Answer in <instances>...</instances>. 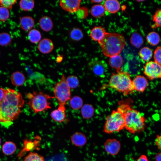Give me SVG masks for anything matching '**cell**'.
<instances>
[{
    "mask_svg": "<svg viewBox=\"0 0 161 161\" xmlns=\"http://www.w3.org/2000/svg\"><path fill=\"white\" fill-rule=\"evenodd\" d=\"M16 147L15 144L10 141L6 142L3 145L2 150L5 155H10L13 154L16 151Z\"/></svg>",
    "mask_w": 161,
    "mask_h": 161,
    "instance_id": "cell-22",
    "label": "cell"
},
{
    "mask_svg": "<svg viewBox=\"0 0 161 161\" xmlns=\"http://www.w3.org/2000/svg\"><path fill=\"white\" fill-rule=\"evenodd\" d=\"M98 42L103 55L110 58L119 55L126 44L123 35L116 33L106 32Z\"/></svg>",
    "mask_w": 161,
    "mask_h": 161,
    "instance_id": "cell-3",
    "label": "cell"
},
{
    "mask_svg": "<svg viewBox=\"0 0 161 161\" xmlns=\"http://www.w3.org/2000/svg\"><path fill=\"white\" fill-rule=\"evenodd\" d=\"M109 63L110 66L116 70L122 69L121 67L123 63L122 57L119 55L114 56L110 58Z\"/></svg>",
    "mask_w": 161,
    "mask_h": 161,
    "instance_id": "cell-20",
    "label": "cell"
},
{
    "mask_svg": "<svg viewBox=\"0 0 161 161\" xmlns=\"http://www.w3.org/2000/svg\"><path fill=\"white\" fill-rule=\"evenodd\" d=\"M154 24L151 26L152 28H161V8H158L152 16Z\"/></svg>",
    "mask_w": 161,
    "mask_h": 161,
    "instance_id": "cell-30",
    "label": "cell"
},
{
    "mask_svg": "<svg viewBox=\"0 0 161 161\" xmlns=\"http://www.w3.org/2000/svg\"><path fill=\"white\" fill-rule=\"evenodd\" d=\"M132 83L134 91L143 93L148 86L149 83L146 77L138 75L132 80Z\"/></svg>",
    "mask_w": 161,
    "mask_h": 161,
    "instance_id": "cell-11",
    "label": "cell"
},
{
    "mask_svg": "<svg viewBox=\"0 0 161 161\" xmlns=\"http://www.w3.org/2000/svg\"><path fill=\"white\" fill-rule=\"evenodd\" d=\"M52 118L58 123L62 122L66 117L65 111L58 109L52 111L50 114Z\"/></svg>",
    "mask_w": 161,
    "mask_h": 161,
    "instance_id": "cell-21",
    "label": "cell"
},
{
    "mask_svg": "<svg viewBox=\"0 0 161 161\" xmlns=\"http://www.w3.org/2000/svg\"><path fill=\"white\" fill-rule=\"evenodd\" d=\"M113 73L109 83L105 86L115 89L127 95L133 93L134 91L129 74L122 69Z\"/></svg>",
    "mask_w": 161,
    "mask_h": 161,
    "instance_id": "cell-4",
    "label": "cell"
},
{
    "mask_svg": "<svg viewBox=\"0 0 161 161\" xmlns=\"http://www.w3.org/2000/svg\"><path fill=\"white\" fill-rule=\"evenodd\" d=\"M66 82L70 89L77 88L79 84V81L78 77L72 75L68 77L66 79Z\"/></svg>",
    "mask_w": 161,
    "mask_h": 161,
    "instance_id": "cell-33",
    "label": "cell"
},
{
    "mask_svg": "<svg viewBox=\"0 0 161 161\" xmlns=\"http://www.w3.org/2000/svg\"><path fill=\"white\" fill-rule=\"evenodd\" d=\"M1 122V117H0V123Z\"/></svg>",
    "mask_w": 161,
    "mask_h": 161,
    "instance_id": "cell-45",
    "label": "cell"
},
{
    "mask_svg": "<svg viewBox=\"0 0 161 161\" xmlns=\"http://www.w3.org/2000/svg\"><path fill=\"white\" fill-rule=\"evenodd\" d=\"M38 48L41 53L46 54L51 52L54 48V44L51 40L45 38L41 40L38 46Z\"/></svg>",
    "mask_w": 161,
    "mask_h": 161,
    "instance_id": "cell-13",
    "label": "cell"
},
{
    "mask_svg": "<svg viewBox=\"0 0 161 161\" xmlns=\"http://www.w3.org/2000/svg\"><path fill=\"white\" fill-rule=\"evenodd\" d=\"M147 42L152 46H155L159 44L160 41V36L158 33L154 31L149 33L146 37Z\"/></svg>",
    "mask_w": 161,
    "mask_h": 161,
    "instance_id": "cell-25",
    "label": "cell"
},
{
    "mask_svg": "<svg viewBox=\"0 0 161 161\" xmlns=\"http://www.w3.org/2000/svg\"></svg>",
    "mask_w": 161,
    "mask_h": 161,
    "instance_id": "cell-47",
    "label": "cell"
},
{
    "mask_svg": "<svg viewBox=\"0 0 161 161\" xmlns=\"http://www.w3.org/2000/svg\"><path fill=\"white\" fill-rule=\"evenodd\" d=\"M156 161H161V152L157 153L155 156Z\"/></svg>",
    "mask_w": 161,
    "mask_h": 161,
    "instance_id": "cell-43",
    "label": "cell"
},
{
    "mask_svg": "<svg viewBox=\"0 0 161 161\" xmlns=\"http://www.w3.org/2000/svg\"><path fill=\"white\" fill-rule=\"evenodd\" d=\"M71 140L72 143L75 146L81 147L86 143L87 139L85 135L83 133L76 132L71 136Z\"/></svg>",
    "mask_w": 161,
    "mask_h": 161,
    "instance_id": "cell-15",
    "label": "cell"
},
{
    "mask_svg": "<svg viewBox=\"0 0 161 161\" xmlns=\"http://www.w3.org/2000/svg\"><path fill=\"white\" fill-rule=\"evenodd\" d=\"M94 113V109L92 106L89 104H85L83 106L81 110V113L83 117L85 119L91 118Z\"/></svg>",
    "mask_w": 161,
    "mask_h": 161,
    "instance_id": "cell-23",
    "label": "cell"
},
{
    "mask_svg": "<svg viewBox=\"0 0 161 161\" xmlns=\"http://www.w3.org/2000/svg\"><path fill=\"white\" fill-rule=\"evenodd\" d=\"M104 7L101 4L93 5L90 10L92 15L95 18H99L103 16L105 12Z\"/></svg>",
    "mask_w": 161,
    "mask_h": 161,
    "instance_id": "cell-24",
    "label": "cell"
},
{
    "mask_svg": "<svg viewBox=\"0 0 161 161\" xmlns=\"http://www.w3.org/2000/svg\"><path fill=\"white\" fill-rule=\"evenodd\" d=\"M11 83L14 85L19 86L23 85L25 81V76L22 72L16 71L13 72L11 76Z\"/></svg>",
    "mask_w": 161,
    "mask_h": 161,
    "instance_id": "cell-19",
    "label": "cell"
},
{
    "mask_svg": "<svg viewBox=\"0 0 161 161\" xmlns=\"http://www.w3.org/2000/svg\"><path fill=\"white\" fill-rule=\"evenodd\" d=\"M69 103L71 108L75 110L81 108L83 105L82 99L78 96H75L70 99Z\"/></svg>",
    "mask_w": 161,
    "mask_h": 161,
    "instance_id": "cell-29",
    "label": "cell"
},
{
    "mask_svg": "<svg viewBox=\"0 0 161 161\" xmlns=\"http://www.w3.org/2000/svg\"><path fill=\"white\" fill-rule=\"evenodd\" d=\"M125 124L123 112L118 107L106 117L103 127V131L109 134L118 132L124 129Z\"/></svg>",
    "mask_w": 161,
    "mask_h": 161,
    "instance_id": "cell-6",
    "label": "cell"
},
{
    "mask_svg": "<svg viewBox=\"0 0 161 161\" xmlns=\"http://www.w3.org/2000/svg\"><path fill=\"white\" fill-rule=\"evenodd\" d=\"M35 2L33 0H21L19 2L20 8L24 11H30L34 7Z\"/></svg>",
    "mask_w": 161,
    "mask_h": 161,
    "instance_id": "cell-28",
    "label": "cell"
},
{
    "mask_svg": "<svg viewBox=\"0 0 161 161\" xmlns=\"http://www.w3.org/2000/svg\"><path fill=\"white\" fill-rule=\"evenodd\" d=\"M12 41L11 35L9 33L2 32L0 33V45L6 46L9 45Z\"/></svg>",
    "mask_w": 161,
    "mask_h": 161,
    "instance_id": "cell-32",
    "label": "cell"
},
{
    "mask_svg": "<svg viewBox=\"0 0 161 161\" xmlns=\"http://www.w3.org/2000/svg\"><path fill=\"white\" fill-rule=\"evenodd\" d=\"M5 89L4 97L0 102V115L1 122L7 124L17 118L25 101L19 92L10 88Z\"/></svg>",
    "mask_w": 161,
    "mask_h": 161,
    "instance_id": "cell-1",
    "label": "cell"
},
{
    "mask_svg": "<svg viewBox=\"0 0 161 161\" xmlns=\"http://www.w3.org/2000/svg\"><path fill=\"white\" fill-rule=\"evenodd\" d=\"M17 1L16 0H0V6L11 9Z\"/></svg>",
    "mask_w": 161,
    "mask_h": 161,
    "instance_id": "cell-38",
    "label": "cell"
},
{
    "mask_svg": "<svg viewBox=\"0 0 161 161\" xmlns=\"http://www.w3.org/2000/svg\"><path fill=\"white\" fill-rule=\"evenodd\" d=\"M103 0H91V1L92 3H100L103 1Z\"/></svg>",
    "mask_w": 161,
    "mask_h": 161,
    "instance_id": "cell-44",
    "label": "cell"
},
{
    "mask_svg": "<svg viewBox=\"0 0 161 161\" xmlns=\"http://www.w3.org/2000/svg\"><path fill=\"white\" fill-rule=\"evenodd\" d=\"M28 38L30 41L33 44H37L40 41L41 38L40 32L36 29H32L29 32Z\"/></svg>",
    "mask_w": 161,
    "mask_h": 161,
    "instance_id": "cell-26",
    "label": "cell"
},
{
    "mask_svg": "<svg viewBox=\"0 0 161 161\" xmlns=\"http://www.w3.org/2000/svg\"><path fill=\"white\" fill-rule=\"evenodd\" d=\"M131 44L136 48H139L143 44V40L142 37L139 34L134 33L130 38Z\"/></svg>",
    "mask_w": 161,
    "mask_h": 161,
    "instance_id": "cell-31",
    "label": "cell"
},
{
    "mask_svg": "<svg viewBox=\"0 0 161 161\" xmlns=\"http://www.w3.org/2000/svg\"><path fill=\"white\" fill-rule=\"evenodd\" d=\"M156 145L161 151V135H157L155 140Z\"/></svg>",
    "mask_w": 161,
    "mask_h": 161,
    "instance_id": "cell-40",
    "label": "cell"
},
{
    "mask_svg": "<svg viewBox=\"0 0 161 161\" xmlns=\"http://www.w3.org/2000/svg\"><path fill=\"white\" fill-rule=\"evenodd\" d=\"M5 93V89L0 88V102L3 99Z\"/></svg>",
    "mask_w": 161,
    "mask_h": 161,
    "instance_id": "cell-42",
    "label": "cell"
},
{
    "mask_svg": "<svg viewBox=\"0 0 161 161\" xmlns=\"http://www.w3.org/2000/svg\"><path fill=\"white\" fill-rule=\"evenodd\" d=\"M28 99L27 104L35 113L46 111L51 108L49 100L54 97L41 92L33 91L26 94Z\"/></svg>",
    "mask_w": 161,
    "mask_h": 161,
    "instance_id": "cell-5",
    "label": "cell"
},
{
    "mask_svg": "<svg viewBox=\"0 0 161 161\" xmlns=\"http://www.w3.org/2000/svg\"><path fill=\"white\" fill-rule=\"evenodd\" d=\"M136 161H149V160L146 155L142 154L137 159Z\"/></svg>",
    "mask_w": 161,
    "mask_h": 161,
    "instance_id": "cell-41",
    "label": "cell"
},
{
    "mask_svg": "<svg viewBox=\"0 0 161 161\" xmlns=\"http://www.w3.org/2000/svg\"><path fill=\"white\" fill-rule=\"evenodd\" d=\"M119 107L122 110L124 116V129L132 134L141 132L145 126L146 119L144 116L131 106L126 101H120Z\"/></svg>",
    "mask_w": 161,
    "mask_h": 161,
    "instance_id": "cell-2",
    "label": "cell"
},
{
    "mask_svg": "<svg viewBox=\"0 0 161 161\" xmlns=\"http://www.w3.org/2000/svg\"><path fill=\"white\" fill-rule=\"evenodd\" d=\"M9 10L3 7L0 6V21H6L10 17Z\"/></svg>",
    "mask_w": 161,
    "mask_h": 161,
    "instance_id": "cell-36",
    "label": "cell"
},
{
    "mask_svg": "<svg viewBox=\"0 0 161 161\" xmlns=\"http://www.w3.org/2000/svg\"><path fill=\"white\" fill-rule=\"evenodd\" d=\"M88 10L85 7H80L75 12L77 17L79 18L83 19L86 18L88 14Z\"/></svg>",
    "mask_w": 161,
    "mask_h": 161,
    "instance_id": "cell-37",
    "label": "cell"
},
{
    "mask_svg": "<svg viewBox=\"0 0 161 161\" xmlns=\"http://www.w3.org/2000/svg\"><path fill=\"white\" fill-rule=\"evenodd\" d=\"M66 79L65 75L63 74L54 88V95L58 104V108L64 111L66 103L71 97L70 89L66 82Z\"/></svg>",
    "mask_w": 161,
    "mask_h": 161,
    "instance_id": "cell-7",
    "label": "cell"
},
{
    "mask_svg": "<svg viewBox=\"0 0 161 161\" xmlns=\"http://www.w3.org/2000/svg\"><path fill=\"white\" fill-rule=\"evenodd\" d=\"M24 161H45L44 157L35 152H30L24 159Z\"/></svg>",
    "mask_w": 161,
    "mask_h": 161,
    "instance_id": "cell-35",
    "label": "cell"
},
{
    "mask_svg": "<svg viewBox=\"0 0 161 161\" xmlns=\"http://www.w3.org/2000/svg\"><path fill=\"white\" fill-rule=\"evenodd\" d=\"M1 143V139L0 138V145Z\"/></svg>",
    "mask_w": 161,
    "mask_h": 161,
    "instance_id": "cell-46",
    "label": "cell"
},
{
    "mask_svg": "<svg viewBox=\"0 0 161 161\" xmlns=\"http://www.w3.org/2000/svg\"><path fill=\"white\" fill-rule=\"evenodd\" d=\"M139 55L143 60L148 62L152 57L153 53L151 49L148 47H144L140 49Z\"/></svg>",
    "mask_w": 161,
    "mask_h": 161,
    "instance_id": "cell-27",
    "label": "cell"
},
{
    "mask_svg": "<svg viewBox=\"0 0 161 161\" xmlns=\"http://www.w3.org/2000/svg\"><path fill=\"white\" fill-rule=\"evenodd\" d=\"M19 24L21 28L25 31L31 30L35 25V21L31 16H26L19 18Z\"/></svg>",
    "mask_w": 161,
    "mask_h": 161,
    "instance_id": "cell-14",
    "label": "cell"
},
{
    "mask_svg": "<svg viewBox=\"0 0 161 161\" xmlns=\"http://www.w3.org/2000/svg\"><path fill=\"white\" fill-rule=\"evenodd\" d=\"M154 61L161 65V46L158 47L153 53Z\"/></svg>",
    "mask_w": 161,
    "mask_h": 161,
    "instance_id": "cell-39",
    "label": "cell"
},
{
    "mask_svg": "<svg viewBox=\"0 0 161 161\" xmlns=\"http://www.w3.org/2000/svg\"><path fill=\"white\" fill-rule=\"evenodd\" d=\"M88 64L90 69L95 74L102 78L105 76V74L107 71L108 66L105 61L95 58Z\"/></svg>",
    "mask_w": 161,
    "mask_h": 161,
    "instance_id": "cell-9",
    "label": "cell"
},
{
    "mask_svg": "<svg viewBox=\"0 0 161 161\" xmlns=\"http://www.w3.org/2000/svg\"><path fill=\"white\" fill-rule=\"evenodd\" d=\"M143 72L150 80L161 79V65L154 61H149L144 67Z\"/></svg>",
    "mask_w": 161,
    "mask_h": 161,
    "instance_id": "cell-8",
    "label": "cell"
},
{
    "mask_svg": "<svg viewBox=\"0 0 161 161\" xmlns=\"http://www.w3.org/2000/svg\"><path fill=\"white\" fill-rule=\"evenodd\" d=\"M39 25L44 31L48 32L51 30L53 27V23L51 18L47 16L41 18L39 21Z\"/></svg>",
    "mask_w": 161,
    "mask_h": 161,
    "instance_id": "cell-18",
    "label": "cell"
},
{
    "mask_svg": "<svg viewBox=\"0 0 161 161\" xmlns=\"http://www.w3.org/2000/svg\"><path fill=\"white\" fill-rule=\"evenodd\" d=\"M106 32L105 29L101 26H95L91 30L89 35L93 40L99 41Z\"/></svg>",
    "mask_w": 161,
    "mask_h": 161,
    "instance_id": "cell-16",
    "label": "cell"
},
{
    "mask_svg": "<svg viewBox=\"0 0 161 161\" xmlns=\"http://www.w3.org/2000/svg\"><path fill=\"white\" fill-rule=\"evenodd\" d=\"M121 146L120 141L115 138L108 139L104 144L105 151L112 156L116 155L118 154L120 150Z\"/></svg>",
    "mask_w": 161,
    "mask_h": 161,
    "instance_id": "cell-10",
    "label": "cell"
},
{
    "mask_svg": "<svg viewBox=\"0 0 161 161\" xmlns=\"http://www.w3.org/2000/svg\"><path fill=\"white\" fill-rule=\"evenodd\" d=\"M80 0H60L61 7L64 10L70 13L76 12L80 8Z\"/></svg>",
    "mask_w": 161,
    "mask_h": 161,
    "instance_id": "cell-12",
    "label": "cell"
},
{
    "mask_svg": "<svg viewBox=\"0 0 161 161\" xmlns=\"http://www.w3.org/2000/svg\"><path fill=\"white\" fill-rule=\"evenodd\" d=\"M70 37L73 40L78 41L83 38V35L80 29L75 28L71 31L70 32Z\"/></svg>",
    "mask_w": 161,
    "mask_h": 161,
    "instance_id": "cell-34",
    "label": "cell"
},
{
    "mask_svg": "<svg viewBox=\"0 0 161 161\" xmlns=\"http://www.w3.org/2000/svg\"><path fill=\"white\" fill-rule=\"evenodd\" d=\"M104 6L105 9L111 13L117 12L120 8L119 2L116 0H106L104 3Z\"/></svg>",
    "mask_w": 161,
    "mask_h": 161,
    "instance_id": "cell-17",
    "label": "cell"
}]
</instances>
